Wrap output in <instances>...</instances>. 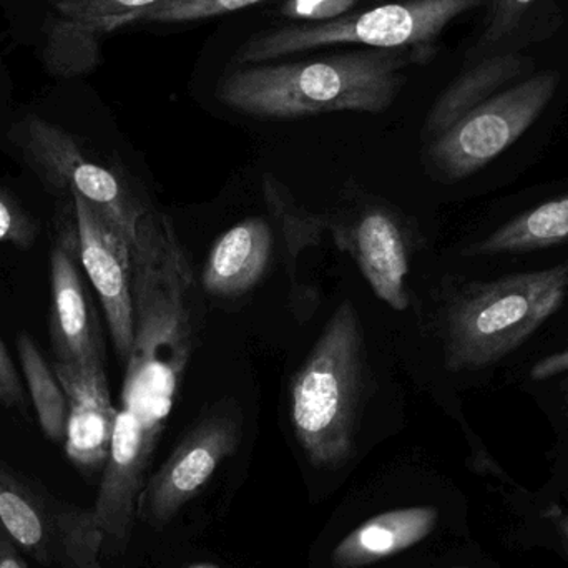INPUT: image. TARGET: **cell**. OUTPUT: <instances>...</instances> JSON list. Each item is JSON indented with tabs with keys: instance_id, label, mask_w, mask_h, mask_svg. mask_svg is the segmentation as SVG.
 Returning <instances> with one entry per match:
<instances>
[{
	"instance_id": "obj_1",
	"label": "cell",
	"mask_w": 568,
	"mask_h": 568,
	"mask_svg": "<svg viewBox=\"0 0 568 568\" xmlns=\"http://www.w3.org/2000/svg\"><path fill=\"white\" fill-rule=\"evenodd\" d=\"M193 273L169 216L146 212L132 248L135 344L125 407L162 430L193 353Z\"/></svg>"
},
{
	"instance_id": "obj_2",
	"label": "cell",
	"mask_w": 568,
	"mask_h": 568,
	"mask_svg": "<svg viewBox=\"0 0 568 568\" xmlns=\"http://www.w3.org/2000/svg\"><path fill=\"white\" fill-rule=\"evenodd\" d=\"M433 49H369L314 60L236 67L216 99L243 115L291 120L333 112H386L406 82L404 70Z\"/></svg>"
},
{
	"instance_id": "obj_3",
	"label": "cell",
	"mask_w": 568,
	"mask_h": 568,
	"mask_svg": "<svg viewBox=\"0 0 568 568\" xmlns=\"http://www.w3.org/2000/svg\"><path fill=\"white\" fill-rule=\"evenodd\" d=\"M366 377L359 316L343 301L291 383V423L313 466L333 469L349 459Z\"/></svg>"
},
{
	"instance_id": "obj_4",
	"label": "cell",
	"mask_w": 568,
	"mask_h": 568,
	"mask_svg": "<svg viewBox=\"0 0 568 568\" xmlns=\"http://www.w3.org/2000/svg\"><path fill=\"white\" fill-rule=\"evenodd\" d=\"M568 296V263L474 283L444 314V364L453 373L493 366L523 346Z\"/></svg>"
},
{
	"instance_id": "obj_5",
	"label": "cell",
	"mask_w": 568,
	"mask_h": 568,
	"mask_svg": "<svg viewBox=\"0 0 568 568\" xmlns=\"http://www.w3.org/2000/svg\"><path fill=\"white\" fill-rule=\"evenodd\" d=\"M486 0H399L320 23H293L253 36L236 49L235 67L273 62L291 53L339 43L369 49H433V42L457 17Z\"/></svg>"
},
{
	"instance_id": "obj_6",
	"label": "cell",
	"mask_w": 568,
	"mask_h": 568,
	"mask_svg": "<svg viewBox=\"0 0 568 568\" xmlns=\"http://www.w3.org/2000/svg\"><path fill=\"white\" fill-rule=\"evenodd\" d=\"M10 140L50 192L63 199L82 196L133 248L149 210L115 170L93 160L72 133L40 116L29 115L16 123Z\"/></svg>"
},
{
	"instance_id": "obj_7",
	"label": "cell",
	"mask_w": 568,
	"mask_h": 568,
	"mask_svg": "<svg viewBox=\"0 0 568 568\" xmlns=\"http://www.w3.org/2000/svg\"><path fill=\"white\" fill-rule=\"evenodd\" d=\"M559 83V73L550 70L474 106L434 136L426 153L430 173L440 182L456 183L489 165L542 115Z\"/></svg>"
},
{
	"instance_id": "obj_8",
	"label": "cell",
	"mask_w": 568,
	"mask_h": 568,
	"mask_svg": "<svg viewBox=\"0 0 568 568\" xmlns=\"http://www.w3.org/2000/svg\"><path fill=\"white\" fill-rule=\"evenodd\" d=\"M240 437L242 417L230 404L202 417L143 489L140 499L143 519L153 527L172 523L209 484L220 464L235 453Z\"/></svg>"
},
{
	"instance_id": "obj_9",
	"label": "cell",
	"mask_w": 568,
	"mask_h": 568,
	"mask_svg": "<svg viewBox=\"0 0 568 568\" xmlns=\"http://www.w3.org/2000/svg\"><path fill=\"white\" fill-rule=\"evenodd\" d=\"M72 202L79 233V262L99 294L116 354L126 364L135 344L132 246L82 196L72 195Z\"/></svg>"
},
{
	"instance_id": "obj_10",
	"label": "cell",
	"mask_w": 568,
	"mask_h": 568,
	"mask_svg": "<svg viewBox=\"0 0 568 568\" xmlns=\"http://www.w3.org/2000/svg\"><path fill=\"white\" fill-rule=\"evenodd\" d=\"M163 0H55L45 23L43 62L55 77L72 79L95 69L100 47L113 30L133 26Z\"/></svg>"
},
{
	"instance_id": "obj_11",
	"label": "cell",
	"mask_w": 568,
	"mask_h": 568,
	"mask_svg": "<svg viewBox=\"0 0 568 568\" xmlns=\"http://www.w3.org/2000/svg\"><path fill=\"white\" fill-rule=\"evenodd\" d=\"M159 434L129 407L119 410L99 496L92 507L93 519L103 536V550H120L129 542L136 500L142 497L146 467Z\"/></svg>"
},
{
	"instance_id": "obj_12",
	"label": "cell",
	"mask_w": 568,
	"mask_h": 568,
	"mask_svg": "<svg viewBox=\"0 0 568 568\" xmlns=\"http://www.w3.org/2000/svg\"><path fill=\"white\" fill-rule=\"evenodd\" d=\"M75 209L59 222V236L50 255V343L57 363H89L103 356L99 320L90 306L79 268Z\"/></svg>"
},
{
	"instance_id": "obj_13",
	"label": "cell",
	"mask_w": 568,
	"mask_h": 568,
	"mask_svg": "<svg viewBox=\"0 0 568 568\" xmlns=\"http://www.w3.org/2000/svg\"><path fill=\"white\" fill-rule=\"evenodd\" d=\"M57 379L69 399L67 457L85 473L105 467L119 410L113 407L103 356L89 363H57Z\"/></svg>"
},
{
	"instance_id": "obj_14",
	"label": "cell",
	"mask_w": 568,
	"mask_h": 568,
	"mask_svg": "<svg viewBox=\"0 0 568 568\" xmlns=\"http://www.w3.org/2000/svg\"><path fill=\"white\" fill-rule=\"evenodd\" d=\"M336 245L353 256L381 301L396 311L409 307V242L389 209L369 206L349 226L341 225Z\"/></svg>"
},
{
	"instance_id": "obj_15",
	"label": "cell",
	"mask_w": 568,
	"mask_h": 568,
	"mask_svg": "<svg viewBox=\"0 0 568 568\" xmlns=\"http://www.w3.org/2000/svg\"><path fill=\"white\" fill-rule=\"evenodd\" d=\"M275 232L268 220L252 216L223 233L206 260L202 284L216 297H239L262 282L272 265Z\"/></svg>"
},
{
	"instance_id": "obj_16",
	"label": "cell",
	"mask_w": 568,
	"mask_h": 568,
	"mask_svg": "<svg viewBox=\"0 0 568 568\" xmlns=\"http://www.w3.org/2000/svg\"><path fill=\"white\" fill-rule=\"evenodd\" d=\"M437 523L434 507H406L374 516L344 537L331 554L336 568L371 566L426 539Z\"/></svg>"
},
{
	"instance_id": "obj_17",
	"label": "cell",
	"mask_w": 568,
	"mask_h": 568,
	"mask_svg": "<svg viewBox=\"0 0 568 568\" xmlns=\"http://www.w3.org/2000/svg\"><path fill=\"white\" fill-rule=\"evenodd\" d=\"M0 530L20 550L50 566L57 560L55 524L52 507L12 470L0 464Z\"/></svg>"
},
{
	"instance_id": "obj_18",
	"label": "cell",
	"mask_w": 568,
	"mask_h": 568,
	"mask_svg": "<svg viewBox=\"0 0 568 568\" xmlns=\"http://www.w3.org/2000/svg\"><path fill=\"white\" fill-rule=\"evenodd\" d=\"M526 60L517 53L489 57L457 77L436 100L426 120V133L434 139L460 116L496 95L504 85L523 75Z\"/></svg>"
},
{
	"instance_id": "obj_19",
	"label": "cell",
	"mask_w": 568,
	"mask_h": 568,
	"mask_svg": "<svg viewBox=\"0 0 568 568\" xmlns=\"http://www.w3.org/2000/svg\"><path fill=\"white\" fill-rule=\"evenodd\" d=\"M568 243V193L510 220L464 252L470 256L534 252Z\"/></svg>"
},
{
	"instance_id": "obj_20",
	"label": "cell",
	"mask_w": 568,
	"mask_h": 568,
	"mask_svg": "<svg viewBox=\"0 0 568 568\" xmlns=\"http://www.w3.org/2000/svg\"><path fill=\"white\" fill-rule=\"evenodd\" d=\"M17 351L40 429L53 443H65L69 399L62 384L57 379L55 371L43 359L29 334H20Z\"/></svg>"
},
{
	"instance_id": "obj_21",
	"label": "cell",
	"mask_w": 568,
	"mask_h": 568,
	"mask_svg": "<svg viewBox=\"0 0 568 568\" xmlns=\"http://www.w3.org/2000/svg\"><path fill=\"white\" fill-rule=\"evenodd\" d=\"M57 559L65 568H102L103 536L93 519L92 509L69 504H53Z\"/></svg>"
},
{
	"instance_id": "obj_22",
	"label": "cell",
	"mask_w": 568,
	"mask_h": 568,
	"mask_svg": "<svg viewBox=\"0 0 568 568\" xmlns=\"http://www.w3.org/2000/svg\"><path fill=\"white\" fill-rule=\"evenodd\" d=\"M265 0H163L136 19L139 22L183 23L239 12Z\"/></svg>"
},
{
	"instance_id": "obj_23",
	"label": "cell",
	"mask_w": 568,
	"mask_h": 568,
	"mask_svg": "<svg viewBox=\"0 0 568 568\" xmlns=\"http://www.w3.org/2000/svg\"><path fill=\"white\" fill-rule=\"evenodd\" d=\"M39 222L17 202L12 193L0 190V245L29 250L39 236Z\"/></svg>"
},
{
	"instance_id": "obj_24",
	"label": "cell",
	"mask_w": 568,
	"mask_h": 568,
	"mask_svg": "<svg viewBox=\"0 0 568 568\" xmlns=\"http://www.w3.org/2000/svg\"><path fill=\"white\" fill-rule=\"evenodd\" d=\"M361 0H284L282 13L297 23H320L354 12Z\"/></svg>"
},
{
	"instance_id": "obj_25",
	"label": "cell",
	"mask_w": 568,
	"mask_h": 568,
	"mask_svg": "<svg viewBox=\"0 0 568 568\" xmlns=\"http://www.w3.org/2000/svg\"><path fill=\"white\" fill-rule=\"evenodd\" d=\"M0 404L26 414L27 397L16 364L0 339Z\"/></svg>"
},
{
	"instance_id": "obj_26",
	"label": "cell",
	"mask_w": 568,
	"mask_h": 568,
	"mask_svg": "<svg viewBox=\"0 0 568 568\" xmlns=\"http://www.w3.org/2000/svg\"><path fill=\"white\" fill-rule=\"evenodd\" d=\"M534 0H503L496 10L493 22L484 36V42H496L510 32L519 22L527 7L532 6Z\"/></svg>"
},
{
	"instance_id": "obj_27",
	"label": "cell",
	"mask_w": 568,
	"mask_h": 568,
	"mask_svg": "<svg viewBox=\"0 0 568 568\" xmlns=\"http://www.w3.org/2000/svg\"><path fill=\"white\" fill-rule=\"evenodd\" d=\"M568 371V347L559 353L550 354L544 357L539 363L534 364L530 369V379L532 381H547L559 374L567 373Z\"/></svg>"
},
{
	"instance_id": "obj_28",
	"label": "cell",
	"mask_w": 568,
	"mask_h": 568,
	"mask_svg": "<svg viewBox=\"0 0 568 568\" xmlns=\"http://www.w3.org/2000/svg\"><path fill=\"white\" fill-rule=\"evenodd\" d=\"M0 568H27L19 546L0 530Z\"/></svg>"
},
{
	"instance_id": "obj_29",
	"label": "cell",
	"mask_w": 568,
	"mask_h": 568,
	"mask_svg": "<svg viewBox=\"0 0 568 568\" xmlns=\"http://www.w3.org/2000/svg\"><path fill=\"white\" fill-rule=\"evenodd\" d=\"M550 519H552L554 524L559 527L560 534H562L564 539H566V542L568 544V514L556 510V513L550 516Z\"/></svg>"
},
{
	"instance_id": "obj_30",
	"label": "cell",
	"mask_w": 568,
	"mask_h": 568,
	"mask_svg": "<svg viewBox=\"0 0 568 568\" xmlns=\"http://www.w3.org/2000/svg\"><path fill=\"white\" fill-rule=\"evenodd\" d=\"M189 568H220V567L213 566V564H209V562H200V564H193V566H190Z\"/></svg>"
}]
</instances>
